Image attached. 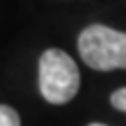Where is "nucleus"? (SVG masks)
Returning a JSON list of instances; mask_svg holds the SVG:
<instances>
[{"mask_svg": "<svg viewBox=\"0 0 126 126\" xmlns=\"http://www.w3.org/2000/svg\"><path fill=\"white\" fill-rule=\"evenodd\" d=\"M81 85L79 67L63 49H45L39 57V93L51 104L69 102Z\"/></svg>", "mask_w": 126, "mask_h": 126, "instance_id": "2", "label": "nucleus"}, {"mask_svg": "<svg viewBox=\"0 0 126 126\" xmlns=\"http://www.w3.org/2000/svg\"><path fill=\"white\" fill-rule=\"evenodd\" d=\"M89 126H106V124H102V122H93V124H89Z\"/></svg>", "mask_w": 126, "mask_h": 126, "instance_id": "5", "label": "nucleus"}, {"mask_svg": "<svg viewBox=\"0 0 126 126\" xmlns=\"http://www.w3.org/2000/svg\"><path fill=\"white\" fill-rule=\"evenodd\" d=\"M0 126H22L18 112L8 104H0Z\"/></svg>", "mask_w": 126, "mask_h": 126, "instance_id": "3", "label": "nucleus"}, {"mask_svg": "<svg viewBox=\"0 0 126 126\" xmlns=\"http://www.w3.org/2000/svg\"><path fill=\"white\" fill-rule=\"evenodd\" d=\"M77 45L83 61L91 69H126V32L93 24L81 32Z\"/></svg>", "mask_w": 126, "mask_h": 126, "instance_id": "1", "label": "nucleus"}, {"mask_svg": "<svg viewBox=\"0 0 126 126\" xmlns=\"http://www.w3.org/2000/svg\"><path fill=\"white\" fill-rule=\"evenodd\" d=\"M110 104L116 110L126 112V87H122V89H118V91H114L110 94Z\"/></svg>", "mask_w": 126, "mask_h": 126, "instance_id": "4", "label": "nucleus"}]
</instances>
